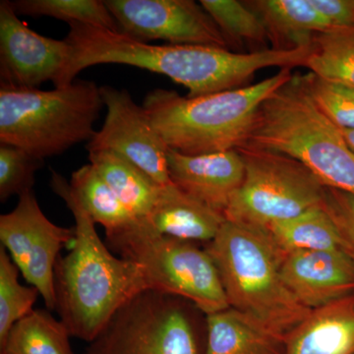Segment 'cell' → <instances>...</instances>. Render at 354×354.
Wrapping results in <instances>:
<instances>
[{"label": "cell", "mask_w": 354, "mask_h": 354, "mask_svg": "<svg viewBox=\"0 0 354 354\" xmlns=\"http://www.w3.org/2000/svg\"><path fill=\"white\" fill-rule=\"evenodd\" d=\"M313 46L304 66L310 73L354 88V27L330 28L319 32Z\"/></svg>", "instance_id": "603a6c76"}, {"label": "cell", "mask_w": 354, "mask_h": 354, "mask_svg": "<svg viewBox=\"0 0 354 354\" xmlns=\"http://www.w3.org/2000/svg\"><path fill=\"white\" fill-rule=\"evenodd\" d=\"M18 15L48 16L68 24H82L120 32L115 20L102 0H16Z\"/></svg>", "instance_id": "d4e9b609"}, {"label": "cell", "mask_w": 354, "mask_h": 354, "mask_svg": "<svg viewBox=\"0 0 354 354\" xmlns=\"http://www.w3.org/2000/svg\"><path fill=\"white\" fill-rule=\"evenodd\" d=\"M237 151L245 174L225 211V220L265 232L279 221L323 206L327 187L301 162L251 147Z\"/></svg>", "instance_id": "ba28073f"}, {"label": "cell", "mask_w": 354, "mask_h": 354, "mask_svg": "<svg viewBox=\"0 0 354 354\" xmlns=\"http://www.w3.org/2000/svg\"><path fill=\"white\" fill-rule=\"evenodd\" d=\"M344 138L351 150L354 153V130L353 129H341Z\"/></svg>", "instance_id": "1f68e13d"}, {"label": "cell", "mask_w": 354, "mask_h": 354, "mask_svg": "<svg viewBox=\"0 0 354 354\" xmlns=\"http://www.w3.org/2000/svg\"><path fill=\"white\" fill-rule=\"evenodd\" d=\"M312 99L341 129L354 130V88L330 83L309 73L305 75Z\"/></svg>", "instance_id": "f1b7e54d"}, {"label": "cell", "mask_w": 354, "mask_h": 354, "mask_svg": "<svg viewBox=\"0 0 354 354\" xmlns=\"http://www.w3.org/2000/svg\"><path fill=\"white\" fill-rule=\"evenodd\" d=\"M200 4L218 26L230 44L264 46L270 41L264 23L245 2L236 0H201Z\"/></svg>", "instance_id": "4316f807"}, {"label": "cell", "mask_w": 354, "mask_h": 354, "mask_svg": "<svg viewBox=\"0 0 354 354\" xmlns=\"http://www.w3.org/2000/svg\"><path fill=\"white\" fill-rule=\"evenodd\" d=\"M69 27L65 41L71 46V59L58 88L73 83L88 67L124 64L169 77L195 97L244 87L256 72L288 64V53L274 48L241 53L216 46L151 44L95 26Z\"/></svg>", "instance_id": "6da1fadb"}, {"label": "cell", "mask_w": 354, "mask_h": 354, "mask_svg": "<svg viewBox=\"0 0 354 354\" xmlns=\"http://www.w3.org/2000/svg\"><path fill=\"white\" fill-rule=\"evenodd\" d=\"M72 48L30 29L18 17L12 3L0 2V85L11 90H34L46 81L62 82Z\"/></svg>", "instance_id": "4fadbf2b"}, {"label": "cell", "mask_w": 354, "mask_h": 354, "mask_svg": "<svg viewBox=\"0 0 354 354\" xmlns=\"http://www.w3.org/2000/svg\"><path fill=\"white\" fill-rule=\"evenodd\" d=\"M70 185L95 223H100L106 232L136 220L92 165H83L74 171Z\"/></svg>", "instance_id": "cb8c5ba5"}, {"label": "cell", "mask_w": 354, "mask_h": 354, "mask_svg": "<svg viewBox=\"0 0 354 354\" xmlns=\"http://www.w3.org/2000/svg\"><path fill=\"white\" fill-rule=\"evenodd\" d=\"M106 237L120 257L141 268L150 290L184 298L205 315L230 308L215 263L194 242L160 234L140 218Z\"/></svg>", "instance_id": "52a82bcc"}, {"label": "cell", "mask_w": 354, "mask_h": 354, "mask_svg": "<svg viewBox=\"0 0 354 354\" xmlns=\"http://www.w3.org/2000/svg\"><path fill=\"white\" fill-rule=\"evenodd\" d=\"M50 187L75 220L73 248L55 266V309L71 337L91 342L123 305L150 288L139 266L115 257L102 241L70 183L53 171Z\"/></svg>", "instance_id": "7a4b0ae2"}, {"label": "cell", "mask_w": 354, "mask_h": 354, "mask_svg": "<svg viewBox=\"0 0 354 354\" xmlns=\"http://www.w3.org/2000/svg\"><path fill=\"white\" fill-rule=\"evenodd\" d=\"M245 3L264 23L274 50L310 46L317 34L332 28L309 0H253Z\"/></svg>", "instance_id": "ac0fdd59"}, {"label": "cell", "mask_w": 354, "mask_h": 354, "mask_svg": "<svg viewBox=\"0 0 354 354\" xmlns=\"http://www.w3.org/2000/svg\"><path fill=\"white\" fill-rule=\"evenodd\" d=\"M66 326L50 312L35 309L16 323L1 353L6 354H74Z\"/></svg>", "instance_id": "7402d4cb"}, {"label": "cell", "mask_w": 354, "mask_h": 354, "mask_svg": "<svg viewBox=\"0 0 354 354\" xmlns=\"http://www.w3.org/2000/svg\"><path fill=\"white\" fill-rule=\"evenodd\" d=\"M148 223L160 234L174 239L211 242L225 216L179 189L174 183L162 186Z\"/></svg>", "instance_id": "e0dca14e"}, {"label": "cell", "mask_w": 354, "mask_h": 354, "mask_svg": "<svg viewBox=\"0 0 354 354\" xmlns=\"http://www.w3.org/2000/svg\"><path fill=\"white\" fill-rule=\"evenodd\" d=\"M43 160L18 147L0 143V201L32 190Z\"/></svg>", "instance_id": "83f0119b"}, {"label": "cell", "mask_w": 354, "mask_h": 354, "mask_svg": "<svg viewBox=\"0 0 354 354\" xmlns=\"http://www.w3.org/2000/svg\"><path fill=\"white\" fill-rule=\"evenodd\" d=\"M243 147L295 158L325 187L354 195V153L312 99L305 75L295 74L265 100Z\"/></svg>", "instance_id": "3957f363"}, {"label": "cell", "mask_w": 354, "mask_h": 354, "mask_svg": "<svg viewBox=\"0 0 354 354\" xmlns=\"http://www.w3.org/2000/svg\"><path fill=\"white\" fill-rule=\"evenodd\" d=\"M323 206L339 230L342 250L354 264V195L327 188Z\"/></svg>", "instance_id": "f546056e"}, {"label": "cell", "mask_w": 354, "mask_h": 354, "mask_svg": "<svg viewBox=\"0 0 354 354\" xmlns=\"http://www.w3.org/2000/svg\"><path fill=\"white\" fill-rule=\"evenodd\" d=\"M285 354H354V295L311 310L286 335Z\"/></svg>", "instance_id": "2e32d148"}, {"label": "cell", "mask_w": 354, "mask_h": 354, "mask_svg": "<svg viewBox=\"0 0 354 354\" xmlns=\"http://www.w3.org/2000/svg\"><path fill=\"white\" fill-rule=\"evenodd\" d=\"M197 309L176 295L143 291L114 314L85 354H204Z\"/></svg>", "instance_id": "9c48e42d"}, {"label": "cell", "mask_w": 354, "mask_h": 354, "mask_svg": "<svg viewBox=\"0 0 354 354\" xmlns=\"http://www.w3.org/2000/svg\"><path fill=\"white\" fill-rule=\"evenodd\" d=\"M0 354H6V353H0Z\"/></svg>", "instance_id": "d6a6232c"}, {"label": "cell", "mask_w": 354, "mask_h": 354, "mask_svg": "<svg viewBox=\"0 0 354 354\" xmlns=\"http://www.w3.org/2000/svg\"><path fill=\"white\" fill-rule=\"evenodd\" d=\"M204 354H285V344L234 308L206 315Z\"/></svg>", "instance_id": "d6986e66"}, {"label": "cell", "mask_w": 354, "mask_h": 354, "mask_svg": "<svg viewBox=\"0 0 354 354\" xmlns=\"http://www.w3.org/2000/svg\"><path fill=\"white\" fill-rule=\"evenodd\" d=\"M206 251L215 263L230 308L279 341L309 315L286 288L283 256L265 232L225 221Z\"/></svg>", "instance_id": "5b68a950"}, {"label": "cell", "mask_w": 354, "mask_h": 354, "mask_svg": "<svg viewBox=\"0 0 354 354\" xmlns=\"http://www.w3.org/2000/svg\"><path fill=\"white\" fill-rule=\"evenodd\" d=\"M169 180L179 189L225 215V211L245 174V165L237 150L185 155L169 148Z\"/></svg>", "instance_id": "9a60e30c"}, {"label": "cell", "mask_w": 354, "mask_h": 354, "mask_svg": "<svg viewBox=\"0 0 354 354\" xmlns=\"http://www.w3.org/2000/svg\"><path fill=\"white\" fill-rule=\"evenodd\" d=\"M330 27H354V0H309Z\"/></svg>", "instance_id": "4dcf8cb0"}, {"label": "cell", "mask_w": 354, "mask_h": 354, "mask_svg": "<svg viewBox=\"0 0 354 354\" xmlns=\"http://www.w3.org/2000/svg\"><path fill=\"white\" fill-rule=\"evenodd\" d=\"M88 160L128 211L135 218L146 220L157 202L162 186L127 158L113 152H90Z\"/></svg>", "instance_id": "ffe728a7"}, {"label": "cell", "mask_w": 354, "mask_h": 354, "mask_svg": "<svg viewBox=\"0 0 354 354\" xmlns=\"http://www.w3.org/2000/svg\"><path fill=\"white\" fill-rule=\"evenodd\" d=\"M102 106L101 87L75 80L55 90L0 88V143L43 160L90 141Z\"/></svg>", "instance_id": "8992f818"}, {"label": "cell", "mask_w": 354, "mask_h": 354, "mask_svg": "<svg viewBox=\"0 0 354 354\" xmlns=\"http://www.w3.org/2000/svg\"><path fill=\"white\" fill-rule=\"evenodd\" d=\"M265 234L283 256L297 251L342 249L341 235L324 206L279 221Z\"/></svg>", "instance_id": "44dd1931"}, {"label": "cell", "mask_w": 354, "mask_h": 354, "mask_svg": "<svg viewBox=\"0 0 354 354\" xmlns=\"http://www.w3.org/2000/svg\"><path fill=\"white\" fill-rule=\"evenodd\" d=\"M19 272L6 249L0 247V348L14 325L34 311L41 295L35 286L21 285Z\"/></svg>", "instance_id": "484cf974"}, {"label": "cell", "mask_w": 354, "mask_h": 354, "mask_svg": "<svg viewBox=\"0 0 354 354\" xmlns=\"http://www.w3.org/2000/svg\"><path fill=\"white\" fill-rule=\"evenodd\" d=\"M120 32L149 43L227 48V41L201 4L193 0H104Z\"/></svg>", "instance_id": "8fae6325"}, {"label": "cell", "mask_w": 354, "mask_h": 354, "mask_svg": "<svg viewBox=\"0 0 354 354\" xmlns=\"http://www.w3.org/2000/svg\"><path fill=\"white\" fill-rule=\"evenodd\" d=\"M106 120L88 142V152L109 151L127 158L158 185L171 183L164 139L153 127L143 106H138L124 88L102 86Z\"/></svg>", "instance_id": "7c38bea8"}, {"label": "cell", "mask_w": 354, "mask_h": 354, "mask_svg": "<svg viewBox=\"0 0 354 354\" xmlns=\"http://www.w3.org/2000/svg\"><path fill=\"white\" fill-rule=\"evenodd\" d=\"M281 274L286 288L309 310L354 292V264L342 249L286 254Z\"/></svg>", "instance_id": "5bb4252c"}, {"label": "cell", "mask_w": 354, "mask_h": 354, "mask_svg": "<svg viewBox=\"0 0 354 354\" xmlns=\"http://www.w3.org/2000/svg\"><path fill=\"white\" fill-rule=\"evenodd\" d=\"M75 232L48 220L34 191L20 195L10 213L0 216V241L26 281L38 288L46 308H57L55 270L60 250Z\"/></svg>", "instance_id": "30bf717a"}, {"label": "cell", "mask_w": 354, "mask_h": 354, "mask_svg": "<svg viewBox=\"0 0 354 354\" xmlns=\"http://www.w3.org/2000/svg\"><path fill=\"white\" fill-rule=\"evenodd\" d=\"M292 75L283 68L253 85L195 97L156 88L142 106L171 150L185 155L237 150L245 145L261 104Z\"/></svg>", "instance_id": "277c9868"}]
</instances>
